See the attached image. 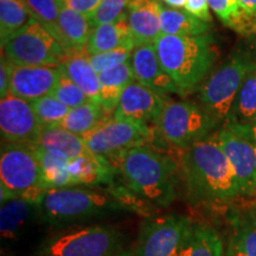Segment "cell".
Segmentation results:
<instances>
[{
  "instance_id": "6da1fadb",
  "label": "cell",
  "mask_w": 256,
  "mask_h": 256,
  "mask_svg": "<svg viewBox=\"0 0 256 256\" xmlns=\"http://www.w3.org/2000/svg\"><path fill=\"white\" fill-rule=\"evenodd\" d=\"M180 171L194 203L226 204L241 196L232 164L216 134L183 150Z\"/></svg>"
},
{
  "instance_id": "7a4b0ae2",
  "label": "cell",
  "mask_w": 256,
  "mask_h": 256,
  "mask_svg": "<svg viewBox=\"0 0 256 256\" xmlns=\"http://www.w3.org/2000/svg\"><path fill=\"white\" fill-rule=\"evenodd\" d=\"M124 185L148 204L166 208L177 197L178 164L172 156L145 145L108 156Z\"/></svg>"
},
{
  "instance_id": "3957f363",
  "label": "cell",
  "mask_w": 256,
  "mask_h": 256,
  "mask_svg": "<svg viewBox=\"0 0 256 256\" xmlns=\"http://www.w3.org/2000/svg\"><path fill=\"white\" fill-rule=\"evenodd\" d=\"M38 218L52 228L92 222L127 210L108 188H51L40 194L37 200Z\"/></svg>"
},
{
  "instance_id": "277c9868",
  "label": "cell",
  "mask_w": 256,
  "mask_h": 256,
  "mask_svg": "<svg viewBox=\"0 0 256 256\" xmlns=\"http://www.w3.org/2000/svg\"><path fill=\"white\" fill-rule=\"evenodd\" d=\"M154 46L162 68L182 94L202 84L217 57L215 40L208 34L198 36L162 34Z\"/></svg>"
},
{
  "instance_id": "5b68a950",
  "label": "cell",
  "mask_w": 256,
  "mask_h": 256,
  "mask_svg": "<svg viewBox=\"0 0 256 256\" xmlns=\"http://www.w3.org/2000/svg\"><path fill=\"white\" fill-rule=\"evenodd\" d=\"M256 66V58L247 50L232 54L214 70L200 88V104L217 124H226L246 76Z\"/></svg>"
},
{
  "instance_id": "8992f818",
  "label": "cell",
  "mask_w": 256,
  "mask_h": 256,
  "mask_svg": "<svg viewBox=\"0 0 256 256\" xmlns=\"http://www.w3.org/2000/svg\"><path fill=\"white\" fill-rule=\"evenodd\" d=\"M121 246L119 230L92 224L54 234L38 246L34 256H114L121 252Z\"/></svg>"
},
{
  "instance_id": "52a82bcc",
  "label": "cell",
  "mask_w": 256,
  "mask_h": 256,
  "mask_svg": "<svg viewBox=\"0 0 256 256\" xmlns=\"http://www.w3.org/2000/svg\"><path fill=\"white\" fill-rule=\"evenodd\" d=\"M0 186L16 197L38 200L44 190L40 158L36 145L24 142H2L0 152Z\"/></svg>"
},
{
  "instance_id": "ba28073f",
  "label": "cell",
  "mask_w": 256,
  "mask_h": 256,
  "mask_svg": "<svg viewBox=\"0 0 256 256\" xmlns=\"http://www.w3.org/2000/svg\"><path fill=\"white\" fill-rule=\"evenodd\" d=\"M216 126L200 104L172 100L166 102L156 124L159 136L179 150L206 139Z\"/></svg>"
},
{
  "instance_id": "9c48e42d",
  "label": "cell",
  "mask_w": 256,
  "mask_h": 256,
  "mask_svg": "<svg viewBox=\"0 0 256 256\" xmlns=\"http://www.w3.org/2000/svg\"><path fill=\"white\" fill-rule=\"evenodd\" d=\"M2 52L14 66H60L69 57L54 32L37 19L2 46Z\"/></svg>"
},
{
  "instance_id": "30bf717a",
  "label": "cell",
  "mask_w": 256,
  "mask_h": 256,
  "mask_svg": "<svg viewBox=\"0 0 256 256\" xmlns=\"http://www.w3.org/2000/svg\"><path fill=\"white\" fill-rule=\"evenodd\" d=\"M191 226L183 215L147 217L140 226L136 256H179Z\"/></svg>"
},
{
  "instance_id": "8fae6325",
  "label": "cell",
  "mask_w": 256,
  "mask_h": 256,
  "mask_svg": "<svg viewBox=\"0 0 256 256\" xmlns=\"http://www.w3.org/2000/svg\"><path fill=\"white\" fill-rule=\"evenodd\" d=\"M153 132L152 126L115 119L112 115L82 138L92 153L108 158L124 150L148 145Z\"/></svg>"
},
{
  "instance_id": "7c38bea8",
  "label": "cell",
  "mask_w": 256,
  "mask_h": 256,
  "mask_svg": "<svg viewBox=\"0 0 256 256\" xmlns=\"http://www.w3.org/2000/svg\"><path fill=\"white\" fill-rule=\"evenodd\" d=\"M216 136L232 164L241 196H255L256 142L232 124L222 126Z\"/></svg>"
},
{
  "instance_id": "4fadbf2b",
  "label": "cell",
  "mask_w": 256,
  "mask_h": 256,
  "mask_svg": "<svg viewBox=\"0 0 256 256\" xmlns=\"http://www.w3.org/2000/svg\"><path fill=\"white\" fill-rule=\"evenodd\" d=\"M42 124L30 101L8 92L0 101V130L5 142L36 145Z\"/></svg>"
},
{
  "instance_id": "5bb4252c",
  "label": "cell",
  "mask_w": 256,
  "mask_h": 256,
  "mask_svg": "<svg viewBox=\"0 0 256 256\" xmlns=\"http://www.w3.org/2000/svg\"><path fill=\"white\" fill-rule=\"evenodd\" d=\"M168 98L136 80L130 83L121 95L113 118L140 124H156Z\"/></svg>"
},
{
  "instance_id": "9a60e30c",
  "label": "cell",
  "mask_w": 256,
  "mask_h": 256,
  "mask_svg": "<svg viewBox=\"0 0 256 256\" xmlns=\"http://www.w3.org/2000/svg\"><path fill=\"white\" fill-rule=\"evenodd\" d=\"M60 76V66L12 64L10 92L26 101L50 95Z\"/></svg>"
},
{
  "instance_id": "2e32d148",
  "label": "cell",
  "mask_w": 256,
  "mask_h": 256,
  "mask_svg": "<svg viewBox=\"0 0 256 256\" xmlns=\"http://www.w3.org/2000/svg\"><path fill=\"white\" fill-rule=\"evenodd\" d=\"M134 76L138 82L159 94H182L178 86L162 68L154 44H144L133 50L130 58Z\"/></svg>"
},
{
  "instance_id": "e0dca14e",
  "label": "cell",
  "mask_w": 256,
  "mask_h": 256,
  "mask_svg": "<svg viewBox=\"0 0 256 256\" xmlns=\"http://www.w3.org/2000/svg\"><path fill=\"white\" fill-rule=\"evenodd\" d=\"M126 14L136 46L154 44L162 36L158 0H130Z\"/></svg>"
},
{
  "instance_id": "ac0fdd59",
  "label": "cell",
  "mask_w": 256,
  "mask_h": 256,
  "mask_svg": "<svg viewBox=\"0 0 256 256\" xmlns=\"http://www.w3.org/2000/svg\"><path fill=\"white\" fill-rule=\"evenodd\" d=\"M38 218L37 200L28 197H16L2 204L0 235L2 241L12 243L23 238L24 232Z\"/></svg>"
},
{
  "instance_id": "d6986e66",
  "label": "cell",
  "mask_w": 256,
  "mask_h": 256,
  "mask_svg": "<svg viewBox=\"0 0 256 256\" xmlns=\"http://www.w3.org/2000/svg\"><path fill=\"white\" fill-rule=\"evenodd\" d=\"M92 28H94L87 14L74 11L60 4L57 37L69 56L80 51H86Z\"/></svg>"
},
{
  "instance_id": "ffe728a7",
  "label": "cell",
  "mask_w": 256,
  "mask_h": 256,
  "mask_svg": "<svg viewBox=\"0 0 256 256\" xmlns=\"http://www.w3.org/2000/svg\"><path fill=\"white\" fill-rule=\"evenodd\" d=\"M72 186L87 185L96 188L100 185L114 184V174L116 170L104 156L94 153L70 160L68 164Z\"/></svg>"
},
{
  "instance_id": "44dd1931",
  "label": "cell",
  "mask_w": 256,
  "mask_h": 256,
  "mask_svg": "<svg viewBox=\"0 0 256 256\" xmlns=\"http://www.w3.org/2000/svg\"><path fill=\"white\" fill-rule=\"evenodd\" d=\"M229 222L230 236L226 254L256 256V209L234 211Z\"/></svg>"
},
{
  "instance_id": "7402d4cb",
  "label": "cell",
  "mask_w": 256,
  "mask_h": 256,
  "mask_svg": "<svg viewBox=\"0 0 256 256\" xmlns=\"http://www.w3.org/2000/svg\"><path fill=\"white\" fill-rule=\"evenodd\" d=\"M119 48H136L128 25L127 14L113 23L102 24L92 28L86 51L88 55H94Z\"/></svg>"
},
{
  "instance_id": "603a6c76",
  "label": "cell",
  "mask_w": 256,
  "mask_h": 256,
  "mask_svg": "<svg viewBox=\"0 0 256 256\" xmlns=\"http://www.w3.org/2000/svg\"><path fill=\"white\" fill-rule=\"evenodd\" d=\"M36 145L66 160L92 154L82 136L69 132L63 127L42 128Z\"/></svg>"
},
{
  "instance_id": "cb8c5ba5",
  "label": "cell",
  "mask_w": 256,
  "mask_h": 256,
  "mask_svg": "<svg viewBox=\"0 0 256 256\" xmlns=\"http://www.w3.org/2000/svg\"><path fill=\"white\" fill-rule=\"evenodd\" d=\"M62 72L84 92L89 101L101 104L100 78L92 68L87 51L72 54L60 66Z\"/></svg>"
},
{
  "instance_id": "d4e9b609",
  "label": "cell",
  "mask_w": 256,
  "mask_h": 256,
  "mask_svg": "<svg viewBox=\"0 0 256 256\" xmlns=\"http://www.w3.org/2000/svg\"><path fill=\"white\" fill-rule=\"evenodd\" d=\"M101 104L108 114H113L119 100L128 86L136 81L130 62L98 74Z\"/></svg>"
},
{
  "instance_id": "484cf974",
  "label": "cell",
  "mask_w": 256,
  "mask_h": 256,
  "mask_svg": "<svg viewBox=\"0 0 256 256\" xmlns=\"http://www.w3.org/2000/svg\"><path fill=\"white\" fill-rule=\"evenodd\" d=\"M162 34L171 36H198L208 34L209 23L200 20L186 10L166 8L160 4Z\"/></svg>"
},
{
  "instance_id": "4316f807",
  "label": "cell",
  "mask_w": 256,
  "mask_h": 256,
  "mask_svg": "<svg viewBox=\"0 0 256 256\" xmlns=\"http://www.w3.org/2000/svg\"><path fill=\"white\" fill-rule=\"evenodd\" d=\"M208 4L226 26L241 34H256V17L249 14L238 0H208Z\"/></svg>"
},
{
  "instance_id": "83f0119b",
  "label": "cell",
  "mask_w": 256,
  "mask_h": 256,
  "mask_svg": "<svg viewBox=\"0 0 256 256\" xmlns=\"http://www.w3.org/2000/svg\"><path fill=\"white\" fill-rule=\"evenodd\" d=\"M179 256H226L222 240L206 224L192 223L190 234Z\"/></svg>"
},
{
  "instance_id": "f1b7e54d",
  "label": "cell",
  "mask_w": 256,
  "mask_h": 256,
  "mask_svg": "<svg viewBox=\"0 0 256 256\" xmlns=\"http://www.w3.org/2000/svg\"><path fill=\"white\" fill-rule=\"evenodd\" d=\"M34 17L24 0H0V42L4 46Z\"/></svg>"
},
{
  "instance_id": "f546056e",
  "label": "cell",
  "mask_w": 256,
  "mask_h": 256,
  "mask_svg": "<svg viewBox=\"0 0 256 256\" xmlns=\"http://www.w3.org/2000/svg\"><path fill=\"white\" fill-rule=\"evenodd\" d=\"M107 118H110V114L104 110L102 104L88 101L84 104L72 108L60 127L80 136H84Z\"/></svg>"
},
{
  "instance_id": "4dcf8cb0",
  "label": "cell",
  "mask_w": 256,
  "mask_h": 256,
  "mask_svg": "<svg viewBox=\"0 0 256 256\" xmlns=\"http://www.w3.org/2000/svg\"><path fill=\"white\" fill-rule=\"evenodd\" d=\"M256 118V66L246 76L234 104L229 122L226 124H250ZM226 126V124H224Z\"/></svg>"
},
{
  "instance_id": "1f68e13d",
  "label": "cell",
  "mask_w": 256,
  "mask_h": 256,
  "mask_svg": "<svg viewBox=\"0 0 256 256\" xmlns=\"http://www.w3.org/2000/svg\"><path fill=\"white\" fill-rule=\"evenodd\" d=\"M36 151L40 162L44 188H51L72 186L68 171V164L70 160L52 154V153L46 151L37 145Z\"/></svg>"
},
{
  "instance_id": "d6a6232c",
  "label": "cell",
  "mask_w": 256,
  "mask_h": 256,
  "mask_svg": "<svg viewBox=\"0 0 256 256\" xmlns=\"http://www.w3.org/2000/svg\"><path fill=\"white\" fill-rule=\"evenodd\" d=\"M31 104L43 128L60 127L70 110L68 106L62 104L51 94L37 98Z\"/></svg>"
},
{
  "instance_id": "836d02e7",
  "label": "cell",
  "mask_w": 256,
  "mask_h": 256,
  "mask_svg": "<svg viewBox=\"0 0 256 256\" xmlns=\"http://www.w3.org/2000/svg\"><path fill=\"white\" fill-rule=\"evenodd\" d=\"M24 2L34 19L46 25L57 37V22L60 12V0H24Z\"/></svg>"
},
{
  "instance_id": "e575fe53",
  "label": "cell",
  "mask_w": 256,
  "mask_h": 256,
  "mask_svg": "<svg viewBox=\"0 0 256 256\" xmlns=\"http://www.w3.org/2000/svg\"><path fill=\"white\" fill-rule=\"evenodd\" d=\"M51 95L55 96L57 100L72 110V108L78 107V106L84 104L89 101L84 92L72 80H70L60 69V76L58 82H57L56 88L51 92Z\"/></svg>"
},
{
  "instance_id": "d590c367",
  "label": "cell",
  "mask_w": 256,
  "mask_h": 256,
  "mask_svg": "<svg viewBox=\"0 0 256 256\" xmlns=\"http://www.w3.org/2000/svg\"><path fill=\"white\" fill-rule=\"evenodd\" d=\"M132 48H119V49L98 52L94 55H88L92 68L98 74H101L107 70L116 68L124 63L130 62L133 54Z\"/></svg>"
},
{
  "instance_id": "8d00e7d4",
  "label": "cell",
  "mask_w": 256,
  "mask_h": 256,
  "mask_svg": "<svg viewBox=\"0 0 256 256\" xmlns=\"http://www.w3.org/2000/svg\"><path fill=\"white\" fill-rule=\"evenodd\" d=\"M130 2V0H104L100 6L90 16H88L92 28L113 23L124 17Z\"/></svg>"
},
{
  "instance_id": "74e56055",
  "label": "cell",
  "mask_w": 256,
  "mask_h": 256,
  "mask_svg": "<svg viewBox=\"0 0 256 256\" xmlns=\"http://www.w3.org/2000/svg\"><path fill=\"white\" fill-rule=\"evenodd\" d=\"M102 2L104 0H60V4L66 8L87 16H90Z\"/></svg>"
},
{
  "instance_id": "f35d334b",
  "label": "cell",
  "mask_w": 256,
  "mask_h": 256,
  "mask_svg": "<svg viewBox=\"0 0 256 256\" xmlns=\"http://www.w3.org/2000/svg\"><path fill=\"white\" fill-rule=\"evenodd\" d=\"M185 10L190 12L191 14H194V17L203 22H206V23H211V20H212L208 0H188Z\"/></svg>"
},
{
  "instance_id": "ab89813d",
  "label": "cell",
  "mask_w": 256,
  "mask_h": 256,
  "mask_svg": "<svg viewBox=\"0 0 256 256\" xmlns=\"http://www.w3.org/2000/svg\"><path fill=\"white\" fill-rule=\"evenodd\" d=\"M11 72L12 63L6 58L2 52V60H0V98H4L10 92V84H11Z\"/></svg>"
},
{
  "instance_id": "60d3db41",
  "label": "cell",
  "mask_w": 256,
  "mask_h": 256,
  "mask_svg": "<svg viewBox=\"0 0 256 256\" xmlns=\"http://www.w3.org/2000/svg\"><path fill=\"white\" fill-rule=\"evenodd\" d=\"M235 128H238V130H241L243 134L250 138L252 142H256V118L252 121L250 124H244V126H240V124H232Z\"/></svg>"
},
{
  "instance_id": "b9f144b4",
  "label": "cell",
  "mask_w": 256,
  "mask_h": 256,
  "mask_svg": "<svg viewBox=\"0 0 256 256\" xmlns=\"http://www.w3.org/2000/svg\"><path fill=\"white\" fill-rule=\"evenodd\" d=\"M238 2L249 14L256 17V0H238Z\"/></svg>"
},
{
  "instance_id": "7bdbcfd3",
  "label": "cell",
  "mask_w": 256,
  "mask_h": 256,
  "mask_svg": "<svg viewBox=\"0 0 256 256\" xmlns=\"http://www.w3.org/2000/svg\"><path fill=\"white\" fill-rule=\"evenodd\" d=\"M168 8L185 10V6L188 4V0H162Z\"/></svg>"
},
{
  "instance_id": "ee69618b",
  "label": "cell",
  "mask_w": 256,
  "mask_h": 256,
  "mask_svg": "<svg viewBox=\"0 0 256 256\" xmlns=\"http://www.w3.org/2000/svg\"><path fill=\"white\" fill-rule=\"evenodd\" d=\"M114 256H136V254L130 250H121L118 252V254H115Z\"/></svg>"
},
{
  "instance_id": "f6af8a7d",
  "label": "cell",
  "mask_w": 256,
  "mask_h": 256,
  "mask_svg": "<svg viewBox=\"0 0 256 256\" xmlns=\"http://www.w3.org/2000/svg\"><path fill=\"white\" fill-rule=\"evenodd\" d=\"M226 256H230V255H228V254H226Z\"/></svg>"
}]
</instances>
